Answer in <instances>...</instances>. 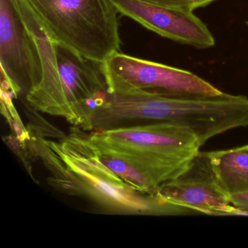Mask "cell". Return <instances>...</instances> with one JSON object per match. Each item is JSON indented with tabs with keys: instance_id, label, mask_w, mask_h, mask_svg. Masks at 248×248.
<instances>
[{
	"instance_id": "obj_1",
	"label": "cell",
	"mask_w": 248,
	"mask_h": 248,
	"mask_svg": "<svg viewBox=\"0 0 248 248\" xmlns=\"http://www.w3.org/2000/svg\"><path fill=\"white\" fill-rule=\"evenodd\" d=\"M36 150L51 177L50 185L62 192L91 200L115 214L173 216L191 210L156 194H143L124 182L101 160L85 131L73 127L59 141L38 139Z\"/></svg>"
},
{
	"instance_id": "obj_2",
	"label": "cell",
	"mask_w": 248,
	"mask_h": 248,
	"mask_svg": "<svg viewBox=\"0 0 248 248\" xmlns=\"http://www.w3.org/2000/svg\"><path fill=\"white\" fill-rule=\"evenodd\" d=\"M152 123L191 130L202 145L215 136L248 127V98L223 93L209 98H177L139 90L110 93L94 113L93 131Z\"/></svg>"
},
{
	"instance_id": "obj_3",
	"label": "cell",
	"mask_w": 248,
	"mask_h": 248,
	"mask_svg": "<svg viewBox=\"0 0 248 248\" xmlns=\"http://www.w3.org/2000/svg\"><path fill=\"white\" fill-rule=\"evenodd\" d=\"M88 137L101 155L127 162L158 188L181 175L202 146L191 130L170 123L97 130Z\"/></svg>"
},
{
	"instance_id": "obj_4",
	"label": "cell",
	"mask_w": 248,
	"mask_h": 248,
	"mask_svg": "<svg viewBox=\"0 0 248 248\" xmlns=\"http://www.w3.org/2000/svg\"><path fill=\"white\" fill-rule=\"evenodd\" d=\"M57 44L103 63L120 51L119 12L111 0H21Z\"/></svg>"
},
{
	"instance_id": "obj_5",
	"label": "cell",
	"mask_w": 248,
	"mask_h": 248,
	"mask_svg": "<svg viewBox=\"0 0 248 248\" xmlns=\"http://www.w3.org/2000/svg\"><path fill=\"white\" fill-rule=\"evenodd\" d=\"M110 93L139 90L165 96L202 98L223 92L197 75L116 52L103 62Z\"/></svg>"
},
{
	"instance_id": "obj_6",
	"label": "cell",
	"mask_w": 248,
	"mask_h": 248,
	"mask_svg": "<svg viewBox=\"0 0 248 248\" xmlns=\"http://www.w3.org/2000/svg\"><path fill=\"white\" fill-rule=\"evenodd\" d=\"M56 53L67 107L66 121L93 132L94 113L110 94L103 63L85 59L59 44Z\"/></svg>"
},
{
	"instance_id": "obj_7",
	"label": "cell",
	"mask_w": 248,
	"mask_h": 248,
	"mask_svg": "<svg viewBox=\"0 0 248 248\" xmlns=\"http://www.w3.org/2000/svg\"><path fill=\"white\" fill-rule=\"evenodd\" d=\"M0 65L2 79L15 96H26L41 80L43 71L37 45L14 0H0Z\"/></svg>"
},
{
	"instance_id": "obj_8",
	"label": "cell",
	"mask_w": 248,
	"mask_h": 248,
	"mask_svg": "<svg viewBox=\"0 0 248 248\" xmlns=\"http://www.w3.org/2000/svg\"><path fill=\"white\" fill-rule=\"evenodd\" d=\"M165 201L210 216H248L233 207L217 184L207 152H200L175 179L159 186Z\"/></svg>"
},
{
	"instance_id": "obj_9",
	"label": "cell",
	"mask_w": 248,
	"mask_h": 248,
	"mask_svg": "<svg viewBox=\"0 0 248 248\" xmlns=\"http://www.w3.org/2000/svg\"><path fill=\"white\" fill-rule=\"evenodd\" d=\"M119 14L161 37L197 48L215 46L207 26L191 11L156 5L144 0H111Z\"/></svg>"
},
{
	"instance_id": "obj_10",
	"label": "cell",
	"mask_w": 248,
	"mask_h": 248,
	"mask_svg": "<svg viewBox=\"0 0 248 248\" xmlns=\"http://www.w3.org/2000/svg\"><path fill=\"white\" fill-rule=\"evenodd\" d=\"M14 3L37 45L43 71L40 83L26 95V101L35 111L66 120L67 107L58 63L57 43L43 30L21 0H14Z\"/></svg>"
},
{
	"instance_id": "obj_11",
	"label": "cell",
	"mask_w": 248,
	"mask_h": 248,
	"mask_svg": "<svg viewBox=\"0 0 248 248\" xmlns=\"http://www.w3.org/2000/svg\"><path fill=\"white\" fill-rule=\"evenodd\" d=\"M207 155L217 184L228 196L248 191V152L242 146Z\"/></svg>"
},
{
	"instance_id": "obj_12",
	"label": "cell",
	"mask_w": 248,
	"mask_h": 248,
	"mask_svg": "<svg viewBox=\"0 0 248 248\" xmlns=\"http://www.w3.org/2000/svg\"><path fill=\"white\" fill-rule=\"evenodd\" d=\"M100 155L101 160L108 168L135 189L143 194H156L157 193L159 188H156L141 172L127 162L101 154Z\"/></svg>"
},
{
	"instance_id": "obj_13",
	"label": "cell",
	"mask_w": 248,
	"mask_h": 248,
	"mask_svg": "<svg viewBox=\"0 0 248 248\" xmlns=\"http://www.w3.org/2000/svg\"><path fill=\"white\" fill-rule=\"evenodd\" d=\"M156 5L182 11L193 12L197 8H203L216 0H144Z\"/></svg>"
},
{
	"instance_id": "obj_14",
	"label": "cell",
	"mask_w": 248,
	"mask_h": 248,
	"mask_svg": "<svg viewBox=\"0 0 248 248\" xmlns=\"http://www.w3.org/2000/svg\"><path fill=\"white\" fill-rule=\"evenodd\" d=\"M229 202L233 207L248 213V191L229 196Z\"/></svg>"
},
{
	"instance_id": "obj_15",
	"label": "cell",
	"mask_w": 248,
	"mask_h": 248,
	"mask_svg": "<svg viewBox=\"0 0 248 248\" xmlns=\"http://www.w3.org/2000/svg\"><path fill=\"white\" fill-rule=\"evenodd\" d=\"M245 150H246L248 152V145H245V146H242Z\"/></svg>"
},
{
	"instance_id": "obj_16",
	"label": "cell",
	"mask_w": 248,
	"mask_h": 248,
	"mask_svg": "<svg viewBox=\"0 0 248 248\" xmlns=\"http://www.w3.org/2000/svg\"><path fill=\"white\" fill-rule=\"evenodd\" d=\"M247 25H248V22H247Z\"/></svg>"
}]
</instances>
